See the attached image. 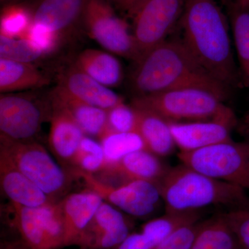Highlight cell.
Returning a JSON list of instances; mask_svg holds the SVG:
<instances>
[{"label": "cell", "mask_w": 249, "mask_h": 249, "mask_svg": "<svg viewBox=\"0 0 249 249\" xmlns=\"http://www.w3.org/2000/svg\"><path fill=\"white\" fill-rule=\"evenodd\" d=\"M138 113L132 104L121 103L107 110V131L137 132Z\"/></svg>", "instance_id": "obj_32"}, {"label": "cell", "mask_w": 249, "mask_h": 249, "mask_svg": "<svg viewBox=\"0 0 249 249\" xmlns=\"http://www.w3.org/2000/svg\"><path fill=\"white\" fill-rule=\"evenodd\" d=\"M45 57L26 39L0 36V58L35 64Z\"/></svg>", "instance_id": "obj_30"}, {"label": "cell", "mask_w": 249, "mask_h": 249, "mask_svg": "<svg viewBox=\"0 0 249 249\" xmlns=\"http://www.w3.org/2000/svg\"><path fill=\"white\" fill-rule=\"evenodd\" d=\"M104 165V151L101 142L85 136L72 160L70 173L74 178L79 174L95 175Z\"/></svg>", "instance_id": "obj_28"}, {"label": "cell", "mask_w": 249, "mask_h": 249, "mask_svg": "<svg viewBox=\"0 0 249 249\" xmlns=\"http://www.w3.org/2000/svg\"><path fill=\"white\" fill-rule=\"evenodd\" d=\"M180 40L196 61L231 88L238 83L229 21L214 0H186Z\"/></svg>", "instance_id": "obj_2"}, {"label": "cell", "mask_w": 249, "mask_h": 249, "mask_svg": "<svg viewBox=\"0 0 249 249\" xmlns=\"http://www.w3.org/2000/svg\"><path fill=\"white\" fill-rule=\"evenodd\" d=\"M186 0H147L140 6L130 18L139 57L168 40L181 20Z\"/></svg>", "instance_id": "obj_8"}, {"label": "cell", "mask_w": 249, "mask_h": 249, "mask_svg": "<svg viewBox=\"0 0 249 249\" xmlns=\"http://www.w3.org/2000/svg\"><path fill=\"white\" fill-rule=\"evenodd\" d=\"M247 121H248V123L249 124V117L248 118V120H247Z\"/></svg>", "instance_id": "obj_40"}, {"label": "cell", "mask_w": 249, "mask_h": 249, "mask_svg": "<svg viewBox=\"0 0 249 249\" xmlns=\"http://www.w3.org/2000/svg\"><path fill=\"white\" fill-rule=\"evenodd\" d=\"M133 62L129 76L133 97L196 88L211 91L225 101L230 93V88L211 76L180 39H168Z\"/></svg>", "instance_id": "obj_1"}, {"label": "cell", "mask_w": 249, "mask_h": 249, "mask_svg": "<svg viewBox=\"0 0 249 249\" xmlns=\"http://www.w3.org/2000/svg\"><path fill=\"white\" fill-rule=\"evenodd\" d=\"M190 249H240L224 213L201 220Z\"/></svg>", "instance_id": "obj_24"}, {"label": "cell", "mask_w": 249, "mask_h": 249, "mask_svg": "<svg viewBox=\"0 0 249 249\" xmlns=\"http://www.w3.org/2000/svg\"><path fill=\"white\" fill-rule=\"evenodd\" d=\"M170 168L160 157L148 150H141L126 155L117 163L106 165L93 176L111 186L137 180L160 183Z\"/></svg>", "instance_id": "obj_12"}, {"label": "cell", "mask_w": 249, "mask_h": 249, "mask_svg": "<svg viewBox=\"0 0 249 249\" xmlns=\"http://www.w3.org/2000/svg\"><path fill=\"white\" fill-rule=\"evenodd\" d=\"M81 25L107 52L133 62L139 58L132 28L108 0H85Z\"/></svg>", "instance_id": "obj_7"}, {"label": "cell", "mask_w": 249, "mask_h": 249, "mask_svg": "<svg viewBox=\"0 0 249 249\" xmlns=\"http://www.w3.org/2000/svg\"><path fill=\"white\" fill-rule=\"evenodd\" d=\"M237 1L241 6H243L249 11V0H237Z\"/></svg>", "instance_id": "obj_38"}, {"label": "cell", "mask_w": 249, "mask_h": 249, "mask_svg": "<svg viewBox=\"0 0 249 249\" xmlns=\"http://www.w3.org/2000/svg\"><path fill=\"white\" fill-rule=\"evenodd\" d=\"M14 224L22 240L33 249L65 247V226L60 201L30 208L12 204Z\"/></svg>", "instance_id": "obj_9"}, {"label": "cell", "mask_w": 249, "mask_h": 249, "mask_svg": "<svg viewBox=\"0 0 249 249\" xmlns=\"http://www.w3.org/2000/svg\"><path fill=\"white\" fill-rule=\"evenodd\" d=\"M103 201L97 193L89 188L67 195L60 200L65 226V247L76 245Z\"/></svg>", "instance_id": "obj_15"}, {"label": "cell", "mask_w": 249, "mask_h": 249, "mask_svg": "<svg viewBox=\"0 0 249 249\" xmlns=\"http://www.w3.org/2000/svg\"><path fill=\"white\" fill-rule=\"evenodd\" d=\"M224 101L208 90L188 88L133 97L131 104L152 111L169 123L214 121L233 127L235 113Z\"/></svg>", "instance_id": "obj_4"}, {"label": "cell", "mask_w": 249, "mask_h": 249, "mask_svg": "<svg viewBox=\"0 0 249 249\" xmlns=\"http://www.w3.org/2000/svg\"><path fill=\"white\" fill-rule=\"evenodd\" d=\"M156 244L146 235L141 231L129 233L122 242L114 249H152Z\"/></svg>", "instance_id": "obj_35"}, {"label": "cell", "mask_w": 249, "mask_h": 249, "mask_svg": "<svg viewBox=\"0 0 249 249\" xmlns=\"http://www.w3.org/2000/svg\"><path fill=\"white\" fill-rule=\"evenodd\" d=\"M21 38L29 41L34 48L45 56L57 52L65 41L57 33L34 22L31 24L27 33Z\"/></svg>", "instance_id": "obj_31"}, {"label": "cell", "mask_w": 249, "mask_h": 249, "mask_svg": "<svg viewBox=\"0 0 249 249\" xmlns=\"http://www.w3.org/2000/svg\"><path fill=\"white\" fill-rule=\"evenodd\" d=\"M1 191L12 204L36 208L55 203L37 185L24 175L9 157L0 152Z\"/></svg>", "instance_id": "obj_16"}, {"label": "cell", "mask_w": 249, "mask_h": 249, "mask_svg": "<svg viewBox=\"0 0 249 249\" xmlns=\"http://www.w3.org/2000/svg\"><path fill=\"white\" fill-rule=\"evenodd\" d=\"M0 152L55 202L67 196L74 177L35 140L16 142L0 137Z\"/></svg>", "instance_id": "obj_5"}, {"label": "cell", "mask_w": 249, "mask_h": 249, "mask_svg": "<svg viewBox=\"0 0 249 249\" xmlns=\"http://www.w3.org/2000/svg\"><path fill=\"white\" fill-rule=\"evenodd\" d=\"M1 249H33L22 240L6 242L1 245Z\"/></svg>", "instance_id": "obj_37"}, {"label": "cell", "mask_w": 249, "mask_h": 249, "mask_svg": "<svg viewBox=\"0 0 249 249\" xmlns=\"http://www.w3.org/2000/svg\"><path fill=\"white\" fill-rule=\"evenodd\" d=\"M224 214L235 233L240 249H249V209H232Z\"/></svg>", "instance_id": "obj_33"}, {"label": "cell", "mask_w": 249, "mask_h": 249, "mask_svg": "<svg viewBox=\"0 0 249 249\" xmlns=\"http://www.w3.org/2000/svg\"><path fill=\"white\" fill-rule=\"evenodd\" d=\"M77 178H82L87 188L97 193L103 200L134 217L151 215L160 203H163L158 183L137 180L111 186L101 182L93 175L79 174Z\"/></svg>", "instance_id": "obj_10"}, {"label": "cell", "mask_w": 249, "mask_h": 249, "mask_svg": "<svg viewBox=\"0 0 249 249\" xmlns=\"http://www.w3.org/2000/svg\"><path fill=\"white\" fill-rule=\"evenodd\" d=\"M130 233V225L121 211L103 201L76 245L80 249H114Z\"/></svg>", "instance_id": "obj_13"}, {"label": "cell", "mask_w": 249, "mask_h": 249, "mask_svg": "<svg viewBox=\"0 0 249 249\" xmlns=\"http://www.w3.org/2000/svg\"><path fill=\"white\" fill-rule=\"evenodd\" d=\"M51 83L50 77L34 63L0 58V92L37 89Z\"/></svg>", "instance_id": "obj_23"}, {"label": "cell", "mask_w": 249, "mask_h": 249, "mask_svg": "<svg viewBox=\"0 0 249 249\" xmlns=\"http://www.w3.org/2000/svg\"><path fill=\"white\" fill-rule=\"evenodd\" d=\"M49 103L68 114L88 137L99 139L107 131V110L82 102L58 86L49 93Z\"/></svg>", "instance_id": "obj_18"}, {"label": "cell", "mask_w": 249, "mask_h": 249, "mask_svg": "<svg viewBox=\"0 0 249 249\" xmlns=\"http://www.w3.org/2000/svg\"><path fill=\"white\" fill-rule=\"evenodd\" d=\"M98 140L104 151V166L117 163L132 152L146 150L143 141L137 132L106 131Z\"/></svg>", "instance_id": "obj_27"}, {"label": "cell", "mask_w": 249, "mask_h": 249, "mask_svg": "<svg viewBox=\"0 0 249 249\" xmlns=\"http://www.w3.org/2000/svg\"><path fill=\"white\" fill-rule=\"evenodd\" d=\"M170 129L180 152H191L231 140L232 127L214 121L170 123Z\"/></svg>", "instance_id": "obj_17"}, {"label": "cell", "mask_w": 249, "mask_h": 249, "mask_svg": "<svg viewBox=\"0 0 249 249\" xmlns=\"http://www.w3.org/2000/svg\"><path fill=\"white\" fill-rule=\"evenodd\" d=\"M49 121V147L60 165L70 173L73 157L86 135L74 121L60 109L52 107Z\"/></svg>", "instance_id": "obj_20"}, {"label": "cell", "mask_w": 249, "mask_h": 249, "mask_svg": "<svg viewBox=\"0 0 249 249\" xmlns=\"http://www.w3.org/2000/svg\"><path fill=\"white\" fill-rule=\"evenodd\" d=\"M134 107L138 113L137 132L143 141L145 149L160 158L173 154L177 145L170 123L152 111Z\"/></svg>", "instance_id": "obj_22"}, {"label": "cell", "mask_w": 249, "mask_h": 249, "mask_svg": "<svg viewBox=\"0 0 249 249\" xmlns=\"http://www.w3.org/2000/svg\"><path fill=\"white\" fill-rule=\"evenodd\" d=\"M181 163L210 178L249 191V144L230 140L191 152H179Z\"/></svg>", "instance_id": "obj_6"}, {"label": "cell", "mask_w": 249, "mask_h": 249, "mask_svg": "<svg viewBox=\"0 0 249 249\" xmlns=\"http://www.w3.org/2000/svg\"><path fill=\"white\" fill-rule=\"evenodd\" d=\"M52 108L47 110L31 96L1 93L0 137L16 142L35 140L42 124L50 120Z\"/></svg>", "instance_id": "obj_11"}, {"label": "cell", "mask_w": 249, "mask_h": 249, "mask_svg": "<svg viewBox=\"0 0 249 249\" xmlns=\"http://www.w3.org/2000/svg\"><path fill=\"white\" fill-rule=\"evenodd\" d=\"M85 0H42L33 12V22L57 33L66 40L81 24Z\"/></svg>", "instance_id": "obj_19"}, {"label": "cell", "mask_w": 249, "mask_h": 249, "mask_svg": "<svg viewBox=\"0 0 249 249\" xmlns=\"http://www.w3.org/2000/svg\"><path fill=\"white\" fill-rule=\"evenodd\" d=\"M199 222L185 226L152 249H190L199 229Z\"/></svg>", "instance_id": "obj_34"}, {"label": "cell", "mask_w": 249, "mask_h": 249, "mask_svg": "<svg viewBox=\"0 0 249 249\" xmlns=\"http://www.w3.org/2000/svg\"><path fill=\"white\" fill-rule=\"evenodd\" d=\"M114 9L131 18L147 0H108Z\"/></svg>", "instance_id": "obj_36"}, {"label": "cell", "mask_w": 249, "mask_h": 249, "mask_svg": "<svg viewBox=\"0 0 249 249\" xmlns=\"http://www.w3.org/2000/svg\"><path fill=\"white\" fill-rule=\"evenodd\" d=\"M229 14L241 72L249 88V11L236 1L229 5Z\"/></svg>", "instance_id": "obj_25"}, {"label": "cell", "mask_w": 249, "mask_h": 249, "mask_svg": "<svg viewBox=\"0 0 249 249\" xmlns=\"http://www.w3.org/2000/svg\"><path fill=\"white\" fill-rule=\"evenodd\" d=\"M56 86L82 102L106 110L124 102L122 96L93 79L73 64L60 72Z\"/></svg>", "instance_id": "obj_14"}, {"label": "cell", "mask_w": 249, "mask_h": 249, "mask_svg": "<svg viewBox=\"0 0 249 249\" xmlns=\"http://www.w3.org/2000/svg\"></svg>", "instance_id": "obj_41"}, {"label": "cell", "mask_w": 249, "mask_h": 249, "mask_svg": "<svg viewBox=\"0 0 249 249\" xmlns=\"http://www.w3.org/2000/svg\"><path fill=\"white\" fill-rule=\"evenodd\" d=\"M1 4H4V3L10 2V1H14V0H0Z\"/></svg>", "instance_id": "obj_39"}, {"label": "cell", "mask_w": 249, "mask_h": 249, "mask_svg": "<svg viewBox=\"0 0 249 249\" xmlns=\"http://www.w3.org/2000/svg\"><path fill=\"white\" fill-rule=\"evenodd\" d=\"M201 218V214L199 211H165L163 215L152 219L144 224L141 231L158 245L178 229L199 222Z\"/></svg>", "instance_id": "obj_26"}, {"label": "cell", "mask_w": 249, "mask_h": 249, "mask_svg": "<svg viewBox=\"0 0 249 249\" xmlns=\"http://www.w3.org/2000/svg\"><path fill=\"white\" fill-rule=\"evenodd\" d=\"M34 14L30 10L19 4L6 6L0 17V36L22 37L33 23Z\"/></svg>", "instance_id": "obj_29"}, {"label": "cell", "mask_w": 249, "mask_h": 249, "mask_svg": "<svg viewBox=\"0 0 249 249\" xmlns=\"http://www.w3.org/2000/svg\"><path fill=\"white\" fill-rule=\"evenodd\" d=\"M73 65L107 88H117L122 83L124 71L122 64L114 54L94 49L80 52Z\"/></svg>", "instance_id": "obj_21"}, {"label": "cell", "mask_w": 249, "mask_h": 249, "mask_svg": "<svg viewBox=\"0 0 249 249\" xmlns=\"http://www.w3.org/2000/svg\"><path fill=\"white\" fill-rule=\"evenodd\" d=\"M160 187L166 212L199 211L209 206L248 209L245 190L181 164L170 167Z\"/></svg>", "instance_id": "obj_3"}]
</instances>
